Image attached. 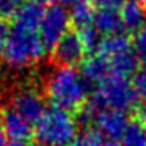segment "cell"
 Here are the masks:
<instances>
[{"label":"cell","instance_id":"4fadbf2b","mask_svg":"<svg viewBox=\"0 0 146 146\" xmlns=\"http://www.w3.org/2000/svg\"><path fill=\"white\" fill-rule=\"evenodd\" d=\"M121 19H123L124 30L137 33L146 24V10L141 3L135 0H127L119 8Z\"/></svg>","mask_w":146,"mask_h":146},{"label":"cell","instance_id":"ba28073f","mask_svg":"<svg viewBox=\"0 0 146 146\" xmlns=\"http://www.w3.org/2000/svg\"><path fill=\"white\" fill-rule=\"evenodd\" d=\"M96 126L98 130L104 137H107L111 141H118L123 138L126 133L127 127H129V118L124 111L113 110V108H102L99 110L98 116H96Z\"/></svg>","mask_w":146,"mask_h":146},{"label":"cell","instance_id":"d4e9b609","mask_svg":"<svg viewBox=\"0 0 146 146\" xmlns=\"http://www.w3.org/2000/svg\"><path fill=\"white\" fill-rule=\"evenodd\" d=\"M104 146H121L118 141H111V140H108V141H105Z\"/></svg>","mask_w":146,"mask_h":146},{"label":"cell","instance_id":"4316f807","mask_svg":"<svg viewBox=\"0 0 146 146\" xmlns=\"http://www.w3.org/2000/svg\"><path fill=\"white\" fill-rule=\"evenodd\" d=\"M32 146H41V145H32Z\"/></svg>","mask_w":146,"mask_h":146},{"label":"cell","instance_id":"7402d4cb","mask_svg":"<svg viewBox=\"0 0 146 146\" xmlns=\"http://www.w3.org/2000/svg\"><path fill=\"white\" fill-rule=\"evenodd\" d=\"M30 2H35V3H39V5H42V7H44V5H49V7H50V5H54V2H55V0H30Z\"/></svg>","mask_w":146,"mask_h":146},{"label":"cell","instance_id":"30bf717a","mask_svg":"<svg viewBox=\"0 0 146 146\" xmlns=\"http://www.w3.org/2000/svg\"><path fill=\"white\" fill-rule=\"evenodd\" d=\"M93 27L101 33L102 38L123 35L124 25H123L119 10H115V8H98L94 11V17H93Z\"/></svg>","mask_w":146,"mask_h":146},{"label":"cell","instance_id":"5b68a950","mask_svg":"<svg viewBox=\"0 0 146 146\" xmlns=\"http://www.w3.org/2000/svg\"><path fill=\"white\" fill-rule=\"evenodd\" d=\"M71 24V14L63 5L54 3L46 8L39 25V36L46 50H54L55 46L69 33Z\"/></svg>","mask_w":146,"mask_h":146},{"label":"cell","instance_id":"277c9868","mask_svg":"<svg viewBox=\"0 0 146 146\" xmlns=\"http://www.w3.org/2000/svg\"><path fill=\"white\" fill-rule=\"evenodd\" d=\"M76 135V116L54 105L46 108L39 121L35 124V137L46 146H69Z\"/></svg>","mask_w":146,"mask_h":146},{"label":"cell","instance_id":"484cf974","mask_svg":"<svg viewBox=\"0 0 146 146\" xmlns=\"http://www.w3.org/2000/svg\"><path fill=\"white\" fill-rule=\"evenodd\" d=\"M143 7H145V10H146V0H145V5H143Z\"/></svg>","mask_w":146,"mask_h":146},{"label":"cell","instance_id":"83f0119b","mask_svg":"<svg viewBox=\"0 0 146 146\" xmlns=\"http://www.w3.org/2000/svg\"><path fill=\"white\" fill-rule=\"evenodd\" d=\"M135 2H137V0H135Z\"/></svg>","mask_w":146,"mask_h":146},{"label":"cell","instance_id":"2e32d148","mask_svg":"<svg viewBox=\"0 0 146 146\" xmlns=\"http://www.w3.org/2000/svg\"><path fill=\"white\" fill-rule=\"evenodd\" d=\"M133 49L140 58L146 60V24L133 36Z\"/></svg>","mask_w":146,"mask_h":146},{"label":"cell","instance_id":"44dd1931","mask_svg":"<svg viewBox=\"0 0 146 146\" xmlns=\"http://www.w3.org/2000/svg\"><path fill=\"white\" fill-rule=\"evenodd\" d=\"M86 3H91V0H60V5H63L68 11L76 10V8L86 5Z\"/></svg>","mask_w":146,"mask_h":146},{"label":"cell","instance_id":"8992f818","mask_svg":"<svg viewBox=\"0 0 146 146\" xmlns=\"http://www.w3.org/2000/svg\"><path fill=\"white\" fill-rule=\"evenodd\" d=\"M86 55L88 52L77 32H69L52 50V57L55 63H58V66L74 68V64L82 63Z\"/></svg>","mask_w":146,"mask_h":146},{"label":"cell","instance_id":"7a4b0ae2","mask_svg":"<svg viewBox=\"0 0 146 146\" xmlns=\"http://www.w3.org/2000/svg\"><path fill=\"white\" fill-rule=\"evenodd\" d=\"M88 101L98 110L113 108V110H119L126 113L130 110H137V107L140 105V96L135 90L133 82L129 77L110 74L105 80L96 85Z\"/></svg>","mask_w":146,"mask_h":146},{"label":"cell","instance_id":"9c48e42d","mask_svg":"<svg viewBox=\"0 0 146 146\" xmlns=\"http://www.w3.org/2000/svg\"><path fill=\"white\" fill-rule=\"evenodd\" d=\"M0 119H2V129L8 140L27 143L35 135V126L21 113H17L13 107L5 108L0 115Z\"/></svg>","mask_w":146,"mask_h":146},{"label":"cell","instance_id":"8fae6325","mask_svg":"<svg viewBox=\"0 0 146 146\" xmlns=\"http://www.w3.org/2000/svg\"><path fill=\"white\" fill-rule=\"evenodd\" d=\"M80 74L86 83L99 85L102 80H105L110 76V68L101 55L93 52L86 55L80 63Z\"/></svg>","mask_w":146,"mask_h":146},{"label":"cell","instance_id":"cb8c5ba5","mask_svg":"<svg viewBox=\"0 0 146 146\" xmlns=\"http://www.w3.org/2000/svg\"><path fill=\"white\" fill-rule=\"evenodd\" d=\"M5 146H27V143H22V141H13V140H8Z\"/></svg>","mask_w":146,"mask_h":146},{"label":"cell","instance_id":"ffe728a7","mask_svg":"<svg viewBox=\"0 0 146 146\" xmlns=\"http://www.w3.org/2000/svg\"><path fill=\"white\" fill-rule=\"evenodd\" d=\"M98 8H115L119 10L124 5V0H94Z\"/></svg>","mask_w":146,"mask_h":146},{"label":"cell","instance_id":"e0dca14e","mask_svg":"<svg viewBox=\"0 0 146 146\" xmlns=\"http://www.w3.org/2000/svg\"><path fill=\"white\" fill-rule=\"evenodd\" d=\"M133 85H135L140 99H143L146 104V68L138 69V72L135 74V79H133Z\"/></svg>","mask_w":146,"mask_h":146},{"label":"cell","instance_id":"9a60e30c","mask_svg":"<svg viewBox=\"0 0 146 146\" xmlns=\"http://www.w3.org/2000/svg\"><path fill=\"white\" fill-rule=\"evenodd\" d=\"M121 146H146V133L135 119L129 124L121 138Z\"/></svg>","mask_w":146,"mask_h":146},{"label":"cell","instance_id":"5bb4252c","mask_svg":"<svg viewBox=\"0 0 146 146\" xmlns=\"http://www.w3.org/2000/svg\"><path fill=\"white\" fill-rule=\"evenodd\" d=\"M104 135L98 130V127H85L76 138L69 143V146H104Z\"/></svg>","mask_w":146,"mask_h":146},{"label":"cell","instance_id":"52a82bcc","mask_svg":"<svg viewBox=\"0 0 146 146\" xmlns=\"http://www.w3.org/2000/svg\"><path fill=\"white\" fill-rule=\"evenodd\" d=\"M13 108L35 126L47 107L44 104V99L41 98V94L36 90L25 88V90H21V91H17L14 94Z\"/></svg>","mask_w":146,"mask_h":146},{"label":"cell","instance_id":"7c38bea8","mask_svg":"<svg viewBox=\"0 0 146 146\" xmlns=\"http://www.w3.org/2000/svg\"><path fill=\"white\" fill-rule=\"evenodd\" d=\"M44 11L46 8L42 5L30 2V0L24 2L19 7V10L16 11V14L13 16V24L39 32V25H41V21L44 17Z\"/></svg>","mask_w":146,"mask_h":146},{"label":"cell","instance_id":"d6986e66","mask_svg":"<svg viewBox=\"0 0 146 146\" xmlns=\"http://www.w3.org/2000/svg\"><path fill=\"white\" fill-rule=\"evenodd\" d=\"M135 121L141 126V129L145 130L146 133V104L143 105H138L135 110Z\"/></svg>","mask_w":146,"mask_h":146},{"label":"cell","instance_id":"3957f363","mask_svg":"<svg viewBox=\"0 0 146 146\" xmlns=\"http://www.w3.org/2000/svg\"><path fill=\"white\" fill-rule=\"evenodd\" d=\"M46 49L38 30H30L11 22V33L0 57L13 68H25L36 63Z\"/></svg>","mask_w":146,"mask_h":146},{"label":"cell","instance_id":"6da1fadb","mask_svg":"<svg viewBox=\"0 0 146 146\" xmlns=\"http://www.w3.org/2000/svg\"><path fill=\"white\" fill-rule=\"evenodd\" d=\"M46 94L54 107L63 108L69 113H77L88 102L86 82L72 66H58L49 76Z\"/></svg>","mask_w":146,"mask_h":146},{"label":"cell","instance_id":"603a6c76","mask_svg":"<svg viewBox=\"0 0 146 146\" xmlns=\"http://www.w3.org/2000/svg\"><path fill=\"white\" fill-rule=\"evenodd\" d=\"M5 145H7V135H5L3 129L0 126V146H5Z\"/></svg>","mask_w":146,"mask_h":146},{"label":"cell","instance_id":"ac0fdd59","mask_svg":"<svg viewBox=\"0 0 146 146\" xmlns=\"http://www.w3.org/2000/svg\"><path fill=\"white\" fill-rule=\"evenodd\" d=\"M10 33H11V22H8L7 19H0V55H2L5 46H7Z\"/></svg>","mask_w":146,"mask_h":146}]
</instances>
